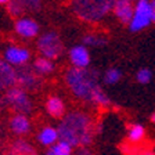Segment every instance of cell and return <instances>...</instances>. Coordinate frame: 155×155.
<instances>
[{
	"instance_id": "cell-1",
	"label": "cell",
	"mask_w": 155,
	"mask_h": 155,
	"mask_svg": "<svg viewBox=\"0 0 155 155\" xmlns=\"http://www.w3.org/2000/svg\"><path fill=\"white\" fill-rule=\"evenodd\" d=\"M60 140L72 147H87L94 137V123L90 115L82 111H71L64 115L58 126Z\"/></svg>"
},
{
	"instance_id": "cell-2",
	"label": "cell",
	"mask_w": 155,
	"mask_h": 155,
	"mask_svg": "<svg viewBox=\"0 0 155 155\" xmlns=\"http://www.w3.org/2000/svg\"><path fill=\"white\" fill-rule=\"evenodd\" d=\"M65 83L76 98L86 103L93 100V96L100 89L98 72L93 68H68L65 72Z\"/></svg>"
},
{
	"instance_id": "cell-3",
	"label": "cell",
	"mask_w": 155,
	"mask_h": 155,
	"mask_svg": "<svg viewBox=\"0 0 155 155\" xmlns=\"http://www.w3.org/2000/svg\"><path fill=\"white\" fill-rule=\"evenodd\" d=\"M115 0H74L72 8L84 22H100L112 11Z\"/></svg>"
},
{
	"instance_id": "cell-4",
	"label": "cell",
	"mask_w": 155,
	"mask_h": 155,
	"mask_svg": "<svg viewBox=\"0 0 155 155\" xmlns=\"http://www.w3.org/2000/svg\"><path fill=\"white\" fill-rule=\"evenodd\" d=\"M0 107L4 108H13L17 114H22V115H28L29 112H32L33 104L29 100L28 93L22 90L21 87L15 86L11 87L4 93V96L0 98Z\"/></svg>"
},
{
	"instance_id": "cell-5",
	"label": "cell",
	"mask_w": 155,
	"mask_h": 155,
	"mask_svg": "<svg viewBox=\"0 0 155 155\" xmlns=\"http://www.w3.org/2000/svg\"><path fill=\"white\" fill-rule=\"evenodd\" d=\"M38 50L42 54V57L53 61L62 54L64 45H62V40L57 32L48 31V32L40 35V38L38 39Z\"/></svg>"
},
{
	"instance_id": "cell-6",
	"label": "cell",
	"mask_w": 155,
	"mask_h": 155,
	"mask_svg": "<svg viewBox=\"0 0 155 155\" xmlns=\"http://www.w3.org/2000/svg\"><path fill=\"white\" fill-rule=\"evenodd\" d=\"M152 22V4L151 0H137L134 3V14L129 24L132 32H139Z\"/></svg>"
},
{
	"instance_id": "cell-7",
	"label": "cell",
	"mask_w": 155,
	"mask_h": 155,
	"mask_svg": "<svg viewBox=\"0 0 155 155\" xmlns=\"http://www.w3.org/2000/svg\"><path fill=\"white\" fill-rule=\"evenodd\" d=\"M43 84V79L40 75L36 74L33 67H19L17 69V86L21 87L22 90L28 91H38Z\"/></svg>"
},
{
	"instance_id": "cell-8",
	"label": "cell",
	"mask_w": 155,
	"mask_h": 155,
	"mask_svg": "<svg viewBox=\"0 0 155 155\" xmlns=\"http://www.w3.org/2000/svg\"><path fill=\"white\" fill-rule=\"evenodd\" d=\"M31 58V53L28 48L19 46H10L4 51V61H7L13 67H24Z\"/></svg>"
},
{
	"instance_id": "cell-9",
	"label": "cell",
	"mask_w": 155,
	"mask_h": 155,
	"mask_svg": "<svg viewBox=\"0 0 155 155\" xmlns=\"http://www.w3.org/2000/svg\"><path fill=\"white\" fill-rule=\"evenodd\" d=\"M17 86V69L0 58V91H7Z\"/></svg>"
},
{
	"instance_id": "cell-10",
	"label": "cell",
	"mask_w": 155,
	"mask_h": 155,
	"mask_svg": "<svg viewBox=\"0 0 155 155\" xmlns=\"http://www.w3.org/2000/svg\"><path fill=\"white\" fill-rule=\"evenodd\" d=\"M15 32L21 38L32 39L39 33V24L28 17H19L15 21Z\"/></svg>"
},
{
	"instance_id": "cell-11",
	"label": "cell",
	"mask_w": 155,
	"mask_h": 155,
	"mask_svg": "<svg viewBox=\"0 0 155 155\" xmlns=\"http://www.w3.org/2000/svg\"><path fill=\"white\" fill-rule=\"evenodd\" d=\"M112 11L120 22L130 24L134 14V3L130 0H115Z\"/></svg>"
},
{
	"instance_id": "cell-12",
	"label": "cell",
	"mask_w": 155,
	"mask_h": 155,
	"mask_svg": "<svg viewBox=\"0 0 155 155\" xmlns=\"http://www.w3.org/2000/svg\"><path fill=\"white\" fill-rule=\"evenodd\" d=\"M69 61L75 68H89L90 54L86 46H75L69 50Z\"/></svg>"
},
{
	"instance_id": "cell-13",
	"label": "cell",
	"mask_w": 155,
	"mask_h": 155,
	"mask_svg": "<svg viewBox=\"0 0 155 155\" xmlns=\"http://www.w3.org/2000/svg\"><path fill=\"white\" fill-rule=\"evenodd\" d=\"M10 129L14 134L17 136H24L26 133H29L31 130V122L26 118V115L22 114H15L10 120Z\"/></svg>"
},
{
	"instance_id": "cell-14",
	"label": "cell",
	"mask_w": 155,
	"mask_h": 155,
	"mask_svg": "<svg viewBox=\"0 0 155 155\" xmlns=\"http://www.w3.org/2000/svg\"><path fill=\"white\" fill-rule=\"evenodd\" d=\"M46 111L53 118H64L65 104L58 96H50L46 101Z\"/></svg>"
},
{
	"instance_id": "cell-15",
	"label": "cell",
	"mask_w": 155,
	"mask_h": 155,
	"mask_svg": "<svg viewBox=\"0 0 155 155\" xmlns=\"http://www.w3.org/2000/svg\"><path fill=\"white\" fill-rule=\"evenodd\" d=\"M38 140L42 145L53 147L55 143L60 141V133H58V129L51 127V126H46V127H43V129L39 132Z\"/></svg>"
},
{
	"instance_id": "cell-16",
	"label": "cell",
	"mask_w": 155,
	"mask_h": 155,
	"mask_svg": "<svg viewBox=\"0 0 155 155\" xmlns=\"http://www.w3.org/2000/svg\"><path fill=\"white\" fill-rule=\"evenodd\" d=\"M7 155H38V154H36V150L26 140L18 139L13 143L11 148H10V152Z\"/></svg>"
},
{
	"instance_id": "cell-17",
	"label": "cell",
	"mask_w": 155,
	"mask_h": 155,
	"mask_svg": "<svg viewBox=\"0 0 155 155\" xmlns=\"http://www.w3.org/2000/svg\"><path fill=\"white\" fill-rule=\"evenodd\" d=\"M32 67L36 71V74H39V75H50L54 71V64H53V61L48 60V58H45V57L36 58Z\"/></svg>"
},
{
	"instance_id": "cell-18",
	"label": "cell",
	"mask_w": 155,
	"mask_h": 155,
	"mask_svg": "<svg viewBox=\"0 0 155 155\" xmlns=\"http://www.w3.org/2000/svg\"><path fill=\"white\" fill-rule=\"evenodd\" d=\"M72 154H74V147L69 143L62 141V140L55 143L46 152V155H72Z\"/></svg>"
},
{
	"instance_id": "cell-19",
	"label": "cell",
	"mask_w": 155,
	"mask_h": 155,
	"mask_svg": "<svg viewBox=\"0 0 155 155\" xmlns=\"http://www.w3.org/2000/svg\"><path fill=\"white\" fill-rule=\"evenodd\" d=\"M145 130L141 125H132L129 127V132H127V139L132 143H139L144 139Z\"/></svg>"
},
{
	"instance_id": "cell-20",
	"label": "cell",
	"mask_w": 155,
	"mask_h": 155,
	"mask_svg": "<svg viewBox=\"0 0 155 155\" xmlns=\"http://www.w3.org/2000/svg\"><path fill=\"white\" fill-rule=\"evenodd\" d=\"M120 78H122V72L118 68H110L104 74V82L107 84H115L120 81Z\"/></svg>"
},
{
	"instance_id": "cell-21",
	"label": "cell",
	"mask_w": 155,
	"mask_h": 155,
	"mask_svg": "<svg viewBox=\"0 0 155 155\" xmlns=\"http://www.w3.org/2000/svg\"><path fill=\"white\" fill-rule=\"evenodd\" d=\"M84 46H91V47H100L107 45V39L101 35H86L83 38Z\"/></svg>"
},
{
	"instance_id": "cell-22",
	"label": "cell",
	"mask_w": 155,
	"mask_h": 155,
	"mask_svg": "<svg viewBox=\"0 0 155 155\" xmlns=\"http://www.w3.org/2000/svg\"><path fill=\"white\" fill-rule=\"evenodd\" d=\"M7 6H8V13L14 17H19L21 14H24V11H26L25 7L19 3L18 0H11L10 4H7Z\"/></svg>"
},
{
	"instance_id": "cell-23",
	"label": "cell",
	"mask_w": 155,
	"mask_h": 155,
	"mask_svg": "<svg viewBox=\"0 0 155 155\" xmlns=\"http://www.w3.org/2000/svg\"><path fill=\"white\" fill-rule=\"evenodd\" d=\"M152 78V74L150 69H147V68H141L139 72H137V75H136V79H137V82L141 84H145L148 83L150 81H151Z\"/></svg>"
},
{
	"instance_id": "cell-24",
	"label": "cell",
	"mask_w": 155,
	"mask_h": 155,
	"mask_svg": "<svg viewBox=\"0 0 155 155\" xmlns=\"http://www.w3.org/2000/svg\"><path fill=\"white\" fill-rule=\"evenodd\" d=\"M18 2L25 7V10L36 11V10L40 8V0H18Z\"/></svg>"
},
{
	"instance_id": "cell-25",
	"label": "cell",
	"mask_w": 155,
	"mask_h": 155,
	"mask_svg": "<svg viewBox=\"0 0 155 155\" xmlns=\"http://www.w3.org/2000/svg\"><path fill=\"white\" fill-rule=\"evenodd\" d=\"M75 155H91V151H89L87 147H79V150L75 152Z\"/></svg>"
},
{
	"instance_id": "cell-26",
	"label": "cell",
	"mask_w": 155,
	"mask_h": 155,
	"mask_svg": "<svg viewBox=\"0 0 155 155\" xmlns=\"http://www.w3.org/2000/svg\"><path fill=\"white\" fill-rule=\"evenodd\" d=\"M151 4H152V22L155 24V0H151Z\"/></svg>"
},
{
	"instance_id": "cell-27",
	"label": "cell",
	"mask_w": 155,
	"mask_h": 155,
	"mask_svg": "<svg viewBox=\"0 0 155 155\" xmlns=\"http://www.w3.org/2000/svg\"><path fill=\"white\" fill-rule=\"evenodd\" d=\"M137 155H155V152H152V151H144V152H140V154H137Z\"/></svg>"
},
{
	"instance_id": "cell-28",
	"label": "cell",
	"mask_w": 155,
	"mask_h": 155,
	"mask_svg": "<svg viewBox=\"0 0 155 155\" xmlns=\"http://www.w3.org/2000/svg\"><path fill=\"white\" fill-rule=\"evenodd\" d=\"M11 0H0V4H10Z\"/></svg>"
},
{
	"instance_id": "cell-29",
	"label": "cell",
	"mask_w": 155,
	"mask_h": 155,
	"mask_svg": "<svg viewBox=\"0 0 155 155\" xmlns=\"http://www.w3.org/2000/svg\"><path fill=\"white\" fill-rule=\"evenodd\" d=\"M151 120H152V122L155 123V112H154V114H152V115H151Z\"/></svg>"
},
{
	"instance_id": "cell-30",
	"label": "cell",
	"mask_w": 155,
	"mask_h": 155,
	"mask_svg": "<svg viewBox=\"0 0 155 155\" xmlns=\"http://www.w3.org/2000/svg\"><path fill=\"white\" fill-rule=\"evenodd\" d=\"M130 2H133V3H134V2H137V0H130Z\"/></svg>"
}]
</instances>
